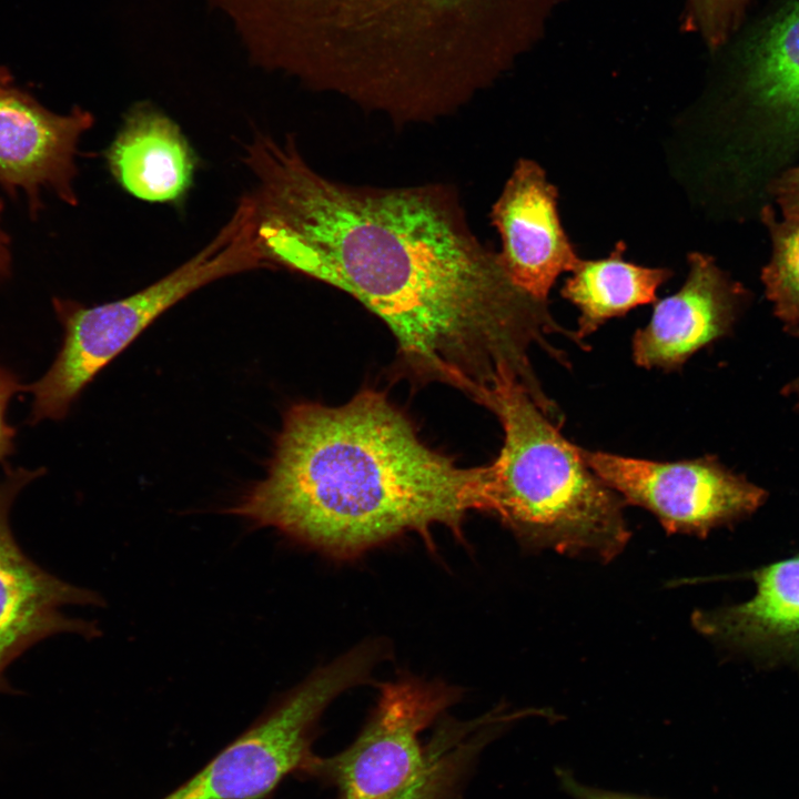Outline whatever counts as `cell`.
<instances>
[{
	"label": "cell",
	"instance_id": "obj_1",
	"mask_svg": "<svg viewBox=\"0 0 799 799\" xmlns=\"http://www.w3.org/2000/svg\"><path fill=\"white\" fill-rule=\"evenodd\" d=\"M242 160L256 181L250 193L269 270L352 295L384 321L415 375L475 400L503 367L537 386L534 345L564 357L548 337L570 330L509 280L452 186L336 181L311 166L293 135L256 132Z\"/></svg>",
	"mask_w": 799,
	"mask_h": 799
},
{
	"label": "cell",
	"instance_id": "obj_2",
	"mask_svg": "<svg viewBox=\"0 0 799 799\" xmlns=\"http://www.w3.org/2000/svg\"><path fill=\"white\" fill-rule=\"evenodd\" d=\"M484 466L461 467L421 441L378 391L340 406L303 402L285 413L266 476L225 510L337 559L405 533L463 538L482 510Z\"/></svg>",
	"mask_w": 799,
	"mask_h": 799
},
{
	"label": "cell",
	"instance_id": "obj_3",
	"mask_svg": "<svg viewBox=\"0 0 799 799\" xmlns=\"http://www.w3.org/2000/svg\"><path fill=\"white\" fill-rule=\"evenodd\" d=\"M476 401L500 423L503 445L484 466L482 512L496 516L522 545L603 563L626 547L625 503L585 463L509 368Z\"/></svg>",
	"mask_w": 799,
	"mask_h": 799
},
{
	"label": "cell",
	"instance_id": "obj_4",
	"mask_svg": "<svg viewBox=\"0 0 799 799\" xmlns=\"http://www.w3.org/2000/svg\"><path fill=\"white\" fill-rule=\"evenodd\" d=\"M266 269L257 244L254 209L239 201L229 221L195 255L121 300L85 306L53 297L63 328L61 347L45 374L27 385L28 419H63L85 386L151 323L196 290L226 276Z\"/></svg>",
	"mask_w": 799,
	"mask_h": 799
},
{
	"label": "cell",
	"instance_id": "obj_5",
	"mask_svg": "<svg viewBox=\"0 0 799 799\" xmlns=\"http://www.w3.org/2000/svg\"><path fill=\"white\" fill-rule=\"evenodd\" d=\"M354 685L343 661L317 669L162 799L266 798L287 776L309 771L321 716Z\"/></svg>",
	"mask_w": 799,
	"mask_h": 799
},
{
	"label": "cell",
	"instance_id": "obj_6",
	"mask_svg": "<svg viewBox=\"0 0 799 799\" xmlns=\"http://www.w3.org/2000/svg\"><path fill=\"white\" fill-rule=\"evenodd\" d=\"M449 685L401 677L380 687L377 704L357 738L330 758L316 756L307 775L328 781L338 799H383L425 767L421 736L459 699Z\"/></svg>",
	"mask_w": 799,
	"mask_h": 799
},
{
	"label": "cell",
	"instance_id": "obj_7",
	"mask_svg": "<svg viewBox=\"0 0 799 799\" xmlns=\"http://www.w3.org/2000/svg\"><path fill=\"white\" fill-rule=\"evenodd\" d=\"M589 468L625 503L651 513L669 534L704 537L762 505L766 492L717 458L653 461L579 446Z\"/></svg>",
	"mask_w": 799,
	"mask_h": 799
},
{
	"label": "cell",
	"instance_id": "obj_8",
	"mask_svg": "<svg viewBox=\"0 0 799 799\" xmlns=\"http://www.w3.org/2000/svg\"><path fill=\"white\" fill-rule=\"evenodd\" d=\"M44 474L6 466L0 483V692L9 690L6 669L36 644L59 634L95 638V623L68 617L65 606H100L95 591L50 574L24 554L10 525V510L21 489Z\"/></svg>",
	"mask_w": 799,
	"mask_h": 799
},
{
	"label": "cell",
	"instance_id": "obj_9",
	"mask_svg": "<svg viewBox=\"0 0 799 799\" xmlns=\"http://www.w3.org/2000/svg\"><path fill=\"white\" fill-rule=\"evenodd\" d=\"M499 233L500 263L509 280L526 294L548 302L559 275L579 262L558 212V191L544 169L520 159L490 211Z\"/></svg>",
	"mask_w": 799,
	"mask_h": 799
},
{
	"label": "cell",
	"instance_id": "obj_10",
	"mask_svg": "<svg viewBox=\"0 0 799 799\" xmlns=\"http://www.w3.org/2000/svg\"><path fill=\"white\" fill-rule=\"evenodd\" d=\"M93 124L88 110L75 107L58 114L27 93L0 87V184L27 193L32 212L40 206L42 188L75 205L78 144Z\"/></svg>",
	"mask_w": 799,
	"mask_h": 799
},
{
	"label": "cell",
	"instance_id": "obj_11",
	"mask_svg": "<svg viewBox=\"0 0 799 799\" xmlns=\"http://www.w3.org/2000/svg\"><path fill=\"white\" fill-rule=\"evenodd\" d=\"M681 287L654 303L649 322L631 338V357L643 368L680 371L699 350L726 335L736 316L738 291L712 257L688 255Z\"/></svg>",
	"mask_w": 799,
	"mask_h": 799
},
{
	"label": "cell",
	"instance_id": "obj_12",
	"mask_svg": "<svg viewBox=\"0 0 799 799\" xmlns=\"http://www.w3.org/2000/svg\"><path fill=\"white\" fill-rule=\"evenodd\" d=\"M750 578L751 599L695 611L694 628L730 650L799 669V556L756 569Z\"/></svg>",
	"mask_w": 799,
	"mask_h": 799
},
{
	"label": "cell",
	"instance_id": "obj_13",
	"mask_svg": "<svg viewBox=\"0 0 799 799\" xmlns=\"http://www.w3.org/2000/svg\"><path fill=\"white\" fill-rule=\"evenodd\" d=\"M104 158L117 184L149 203L181 204L198 169V156L180 125L149 101L128 110Z\"/></svg>",
	"mask_w": 799,
	"mask_h": 799
},
{
	"label": "cell",
	"instance_id": "obj_14",
	"mask_svg": "<svg viewBox=\"0 0 799 799\" xmlns=\"http://www.w3.org/2000/svg\"><path fill=\"white\" fill-rule=\"evenodd\" d=\"M625 252L626 245L619 241L605 257L580 259L562 287V296L579 311L575 334L585 350L584 340L607 321L655 303L658 290L674 275L667 267L628 261Z\"/></svg>",
	"mask_w": 799,
	"mask_h": 799
},
{
	"label": "cell",
	"instance_id": "obj_15",
	"mask_svg": "<svg viewBox=\"0 0 799 799\" xmlns=\"http://www.w3.org/2000/svg\"><path fill=\"white\" fill-rule=\"evenodd\" d=\"M752 97L799 128V0H775L742 41Z\"/></svg>",
	"mask_w": 799,
	"mask_h": 799
},
{
	"label": "cell",
	"instance_id": "obj_16",
	"mask_svg": "<svg viewBox=\"0 0 799 799\" xmlns=\"http://www.w3.org/2000/svg\"><path fill=\"white\" fill-rule=\"evenodd\" d=\"M765 219L771 230L773 252L762 280L778 316L799 333V214H786L782 221H776L766 211Z\"/></svg>",
	"mask_w": 799,
	"mask_h": 799
},
{
	"label": "cell",
	"instance_id": "obj_17",
	"mask_svg": "<svg viewBox=\"0 0 799 799\" xmlns=\"http://www.w3.org/2000/svg\"><path fill=\"white\" fill-rule=\"evenodd\" d=\"M699 21L712 45L721 44L739 23L749 0H696Z\"/></svg>",
	"mask_w": 799,
	"mask_h": 799
},
{
	"label": "cell",
	"instance_id": "obj_18",
	"mask_svg": "<svg viewBox=\"0 0 799 799\" xmlns=\"http://www.w3.org/2000/svg\"><path fill=\"white\" fill-rule=\"evenodd\" d=\"M20 392H26V385L13 371L0 364V463L14 452L17 429L7 422L6 412L11 398Z\"/></svg>",
	"mask_w": 799,
	"mask_h": 799
},
{
	"label": "cell",
	"instance_id": "obj_19",
	"mask_svg": "<svg viewBox=\"0 0 799 799\" xmlns=\"http://www.w3.org/2000/svg\"><path fill=\"white\" fill-rule=\"evenodd\" d=\"M558 781L573 799H657L640 795L625 793L599 789L579 782L570 771L563 768L557 769Z\"/></svg>",
	"mask_w": 799,
	"mask_h": 799
},
{
	"label": "cell",
	"instance_id": "obj_20",
	"mask_svg": "<svg viewBox=\"0 0 799 799\" xmlns=\"http://www.w3.org/2000/svg\"><path fill=\"white\" fill-rule=\"evenodd\" d=\"M776 194L786 214H799V166L781 178L777 183Z\"/></svg>",
	"mask_w": 799,
	"mask_h": 799
},
{
	"label": "cell",
	"instance_id": "obj_21",
	"mask_svg": "<svg viewBox=\"0 0 799 799\" xmlns=\"http://www.w3.org/2000/svg\"><path fill=\"white\" fill-rule=\"evenodd\" d=\"M3 209V202L0 200V215ZM10 240L8 235L0 227V281L4 280L10 275L11 267V254H10Z\"/></svg>",
	"mask_w": 799,
	"mask_h": 799
},
{
	"label": "cell",
	"instance_id": "obj_22",
	"mask_svg": "<svg viewBox=\"0 0 799 799\" xmlns=\"http://www.w3.org/2000/svg\"><path fill=\"white\" fill-rule=\"evenodd\" d=\"M789 392L791 394L796 395L798 403H799V378L797 381H795L793 383H791V385L789 386Z\"/></svg>",
	"mask_w": 799,
	"mask_h": 799
},
{
	"label": "cell",
	"instance_id": "obj_23",
	"mask_svg": "<svg viewBox=\"0 0 799 799\" xmlns=\"http://www.w3.org/2000/svg\"><path fill=\"white\" fill-rule=\"evenodd\" d=\"M8 82V74L4 71L0 70V87L7 85Z\"/></svg>",
	"mask_w": 799,
	"mask_h": 799
}]
</instances>
